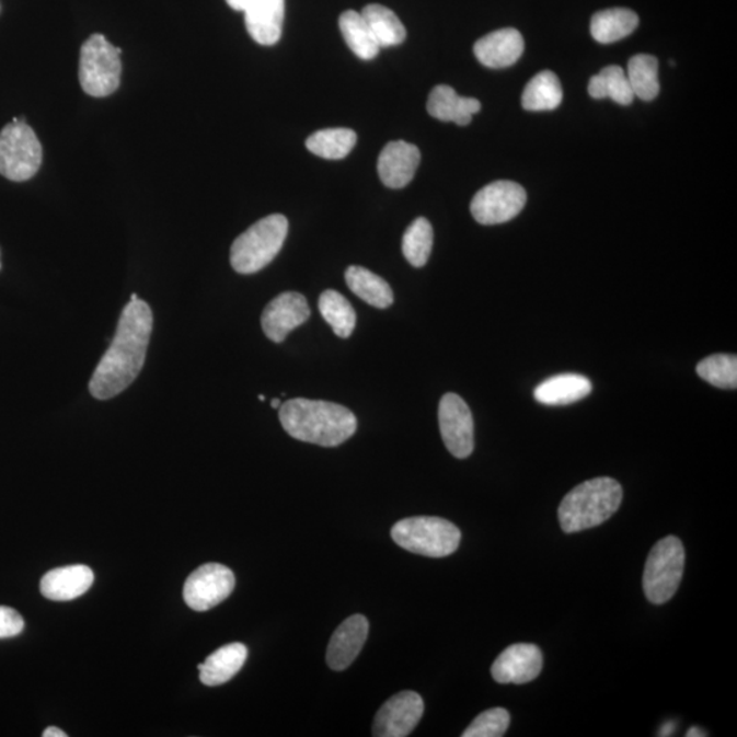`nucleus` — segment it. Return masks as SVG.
Segmentation results:
<instances>
[{
  "label": "nucleus",
  "mask_w": 737,
  "mask_h": 737,
  "mask_svg": "<svg viewBox=\"0 0 737 737\" xmlns=\"http://www.w3.org/2000/svg\"><path fill=\"white\" fill-rule=\"evenodd\" d=\"M152 329L153 313L146 301L138 298L126 304L114 341L90 381L93 398L108 401L137 379L146 364Z\"/></svg>",
  "instance_id": "nucleus-1"
},
{
  "label": "nucleus",
  "mask_w": 737,
  "mask_h": 737,
  "mask_svg": "<svg viewBox=\"0 0 737 737\" xmlns=\"http://www.w3.org/2000/svg\"><path fill=\"white\" fill-rule=\"evenodd\" d=\"M279 419L292 439L320 447H337L356 434V415L341 404L297 398L281 403Z\"/></svg>",
  "instance_id": "nucleus-2"
},
{
  "label": "nucleus",
  "mask_w": 737,
  "mask_h": 737,
  "mask_svg": "<svg viewBox=\"0 0 737 737\" xmlns=\"http://www.w3.org/2000/svg\"><path fill=\"white\" fill-rule=\"evenodd\" d=\"M622 502L623 487L617 480L600 476L581 482L560 504V526L567 534L597 528L617 514Z\"/></svg>",
  "instance_id": "nucleus-3"
},
{
  "label": "nucleus",
  "mask_w": 737,
  "mask_h": 737,
  "mask_svg": "<svg viewBox=\"0 0 737 737\" xmlns=\"http://www.w3.org/2000/svg\"><path fill=\"white\" fill-rule=\"evenodd\" d=\"M288 234L286 216L275 214L258 220L237 238L231 246L230 262L235 273L257 274L274 262Z\"/></svg>",
  "instance_id": "nucleus-4"
},
{
  "label": "nucleus",
  "mask_w": 737,
  "mask_h": 737,
  "mask_svg": "<svg viewBox=\"0 0 737 737\" xmlns=\"http://www.w3.org/2000/svg\"><path fill=\"white\" fill-rule=\"evenodd\" d=\"M393 541L408 552L426 557H447L461 544V530L448 520L414 517L401 520L391 530Z\"/></svg>",
  "instance_id": "nucleus-5"
},
{
  "label": "nucleus",
  "mask_w": 737,
  "mask_h": 737,
  "mask_svg": "<svg viewBox=\"0 0 737 737\" xmlns=\"http://www.w3.org/2000/svg\"><path fill=\"white\" fill-rule=\"evenodd\" d=\"M43 148L24 118H13L0 131V175L14 182L33 179L41 169Z\"/></svg>",
  "instance_id": "nucleus-6"
},
{
  "label": "nucleus",
  "mask_w": 737,
  "mask_h": 737,
  "mask_svg": "<svg viewBox=\"0 0 737 737\" xmlns=\"http://www.w3.org/2000/svg\"><path fill=\"white\" fill-rule=\"evenodd\" d=\"M684 563V546L678 537H665L653 546L644 573V590L648 601L661 606L675 596L683 578Z\"/></svg>",
  "instance_id": "nucleus-7"
},
{
  "label": "nucleus",
  "mask_w": 737,
  "mask_h": 737,
  "mask_svg": "<svg viewBox=\"0 0 737 737\" xmlns=\"http://www.w3.org/2000/svg\"><path fill=\"white\" fill-rule=\"evenodd\" d=\"M122 49L103 35H92L81 47L80 84L93 97H105L118 90Z\"/></svg>",
  "instance_id": "nucleus-8"
},
{
  "label": "nucleus",
  "mask_w": 737,
  "mask_h": 737,
  "mask_svg": "<svg viewBox=\"0 0 737 737\" xmlns=\"http://www.w3.org/2000/svg\"><path fill=\"white\" fill-rule=\"evenodd\" d=\"M526 201L528 194L522 186L511 181H496L475 194L470 210L480 224H503L517 218Z\"/></svg>",
  "instance_id": "nucleus-9"
},
{
  "label": "nucleus",
  "mask_w": 737,
  "mask_h": 737,
  "mask_svg": "<svg viewBox=\"0 0 737 737\" xmlns=\"http://www.w3.org/2000/svg\"><path fill=\"white\" fill-rule=\"evenodd\" d=\"M234 587L235 575L230 568L218 563L204 564L186 579L185 602L193 611L207 612L227 600Z\"/></svg>",
  "instance_id": "nucleus-10"
},
{
  "label": "nucleus",
  "mask_w": 737,
  "mask_h": 737,
  "mask_svg": "<svg viewBox=\"0 0 737 737\" xmlns=\"http://www.w3.org/2000/svg\"><path fill=\"white\" fill-rule=\"evenodd\" d=\"M439 424L447 450L465 459L474 450V421L468 403L457 393H446L439 406Z\"/></svg>",
  "instance_id": "nucleus-11"
},
{
  "label": "nucleus",
  "mask_w": 737,
  "mask_h": 737,
  "mask_svg": "<svg viewBox=\"0 0 737 737\" xmlns=\"http://www.w3.org/2000/svg\"><path fill=\"white\" fill-rule=\"evenodd\" d=\"M424 700L417 692L402 691L388 700L377 712L376 737H404L413 733L424 716Z\"/></svg>",
  "instance_id": "nucleus-12"
},
{
  "label": "nucleus",
  "mask_w": 737,
  "mask_h": 737,
  "mask_svg": "<svg viewBox=\"0 0 737 737\" xmlns=\"http://www.w3.org/2000/svg\"><path fill=\"white\" fill-rule=\"evenodd\" d=\"M310 308L302 293L287 291L267 304L262 315L264 334L269 341L281 343L292 330L307 323Z\"/></svg>",
  "instance_id": "nucleus-13"
},
{
  "label": "nucleus",
  "mask_w": 737,
  "mask_h": 737,
  "mask_svg": "<svg viewBox=\"0 0 737 737\" xmlns=\"http://www.w3.org/2000/svg\"><path fill=\"white\" fill-rule=\"evenodd\" d=\"M542 653L531 644L511 645L492 665L493 679L500 684H525L539 678L542 670Z\"/></svg>",
  "instance_id": "nucleus-14"
},
{
  "label": "nucleus",
  "mask_w": 737,
  "mask_h": 737,
  "mask_svg": "<svg viewBox=\"0 0 737 737\" xmlns=\"http://www.w3.org/2000/svg\"><path fill=\"white\" fill-rule=\"evenodd\" d=\"M419 162L417 147L406 141H392L387 143L377 160V173L387 187L402 188L413 181Z\"/></svg>",
  "instance_id": "nucleus-15"
},
{
  "label": "nucleus",
  "mask_w": 737,
  "mask_h": 737,
  "mask_svg": "<svg viewBox=\"0 0 737 737\" xmlns=\"http://www.w3.org/2000/svg\"><path fill=\"white\" fill-rule=\"evenodd\" d=\"M525 51V41L514 27L490 33L475 43L474 54L490 69H506L518 62Z\"/></svg>",
  "instance_id": "nucleus-16"
},
{
  "label": "nucleus",
  "mask_w": 737,
  "mask_h": 737,
  "mask_svg": "<svg viewBox=\"0 0 737 737\" xmlns=\"http://www.w3.org/2000/svg\"><path fill=\"white\" fill-rule=\"evenodd\" d=\"M369 635V622L362 614H354L339 625L332 635L326 663L334 670H345L361 653Z\"/></svg>",
  "instance_id": "nucleus-17"
},
{
  "label": "nucleus",
  "mask_w": 737,
  "mask_h": 737,
  "mask_svg": "<svg viewBox=\"0 0 737 737\" xmlns=\"http://www.w3.org/2000/svg\"><path fill=\"white\" fill-rule=\"evenodd\" d=\"M285 8V0H253L243 13L254 42L269 47L280 41Z\"/></svg>",
  "instance_id": "nucleus-18"
},
{
  "label": "nucleus",
  "mask_w": 737,
  "mask_h": 737,
  "mask_svg": "<svg viewBox=\"0 0 737 737\" xmlns=\"http://www.w3.org/2000/svg\"><path fill=\"white\" fill-rule=\"evenodd\" d=\"M93 580V571L87 565H68L44 575L41 590L48 600L73 601L91 589Z\"/></svg>",
  "instance_id": "nucleus-19"
},
{
  "label": "nucleus",
  "mask_w": 737,
  "mask_h": 737,
  "mask_svg": "<svg viewBox=\"0 0 737 737\" xmlns=\"http://www.w3.org/2000/svg\"><path fill=\"white\" fill-rule=\"evenodd\" d=\"M428 113L441 122L469 125L473 115L480 113L481 103L473 97H462L448 85H437L428 99Z\"/></svg>",
  "instance_id": "nucleus-20"
},
{
  "label": "nucleus",
  "mask_w": 737,
  "mask_h": 737,
  "mask_svg": "<svg viewBox=\"0 0 737 737\" xmlns=\"http://www.w3.org/2000/svg\"><path fill=\"white\" fill-rule=\"evenodd\" d=\"M592 385L587 377L576 373L553 376L534 390L536 401L546 406H567L589 396Z\"/></svg>",
  "instance_id": "nucleus-21"
},
{
  "label": "nucleus",
  "mask_w": 737,
  "mask_h": 737,
  "mask_svg": "<svg viewBox=\"0 0 737 737\" xmlns=\"http://www.w3.org/2000/svg\"><path fill=\"white\" fill-rule=\"evenodd\" d=\"M246 659L247 647L243 644L220 647L198 665L199 680L208 687L224 684L240 672Z\"/></svg>",
  "instance_id": "nucleus-22"
},
{
  "label": "nucleus",
  "mask_w": 737,
  "mask_h": 737,
  "mask_svg": "<svg viewBox=\"0 0 737 737\" xmlns=\"http://www.w3.org/2000/svg\"><path fill=\"white\" fill-rule=\"evenodd\" d=\"M638 25V15L633 10L609 9L592 16L590 32L598 43L611 44L630 36Z\"/></svg>",
  "instance_id": "nucleus-23"
},
{
  "label": "nucleus",
  "mask_w": 737,
  "mask_h": 737,
  "mask_svg": "<svg viewBox=\"0 0 737 737\" xmlns=\"http://www.w3.org/2000/svg\"><path fill=\"white\" fill-rule=\"evenodd\" d=\"M345 277L348 288L371 307L385 309L393 303L391 286L371 270L352 265L347 268Z\"/></svg>",
  "instance_id": "nucleus-24"
},
{
  "label": "nucleus",
  "mask_w": 737,
  "mask_h": 737,
  "mask_svg": "<svg viewBox=\"0 0 737 737\" xmlns=\"http://www.w3.org/2000/svg\"><path fill=\"white\" fill-rule=\"evenodd\" d=\"M362 16L380 48L395 47L406 41V27L392 10L381 4H368Z\"/></svg>",
  "instance_id": "nucleus-25"
},
{
  "label": "nucleus",
  "mask_w": 737,
  "mask_h": 737,
  "mask_svg": "<svg viewBox=\"0 0 737 737\" xmlns=\"http://www.w3.org/2000/svg\"><path fill=\"white\" fill-rule=\"evenodd\" d=\"M562 102V84L551 70L541 71L531 79L522 94V107L526 111H552Z\"/></svg>",
  "instance_id": "nucleus-26"
},
{
  "label": "nucleus",
  "mask_w": 737,
  "mask_h": 737,
  "mask_svg": "<svg viewBox=\"0 0 737 737\" xmlns=\"http://www.w3.org/2000/svg\"><path fill=\"white\" fill-rule=\"evenodd\" d=\"M339 27L347 46L358 58L370 60L380 53L381 48L362 14L353 10L345 11L341 15Z\"/></svg>",
  "instance_id": "nucleus-27"
},
{
  "label": "nucleus",
  "mask_w": 737,
  "mask_h": 737,
  "mask_svg": "<svg viewBox=\"0 0 737 737\" xmlns=\"http://www.w3.org/2000/svg\"><path fill=\"white\" fill-rule=\"evenodd\" d=\"M319 309L336 336L342 337V339L352 336L354 330H356L357 314L352 303L341 292L326 290L321 293Z\"/></svg>",
  "instance_id": "nucleus-28"
},
{
  "label": "nucleus",
  "mask_w": 737,
  "mask_h": 737,
  "mask_svg": "<svg viewBox=\"0 0 737 737\" xmlns=\"http://www.w3.org/2000/svg\"><path fill=\"white\" fill-rule=\"evenodd\" d=\"M589 94L592 99H612L620 105H630L635 97L627 73L619 66H608L600 73L591 77Z\"/></svg>",
  "instance_id": "nucleus-29"
},
{
  "label": "nucleus",
  "mask_w": 737,
  "mask_h": 737,
  "mask_svg": "<svg viewBox=\"0 0 737 737\" xmlns=\"http://www.w3.org/2000/svg\"><path fill=\"white\" fill-rule=\"evenodd\" d=\"M357 143V133L352 129H324L315 131L307 140V148L315 157L341 160L353 151Z\"/></svg>",
  "instance_id": "nucleus-30"
},
{
  "label": "nucleus",
  "mask_w": 737,
  "mask_h": 737,
  "mask_svg": "<svg viewBox=\"0 0 737 737\" xmlns=\"http://www.w3.org/2000/svg\"><path fill=\"white\" fill-rule=\"evenodd\" d=\"M636 97L652 102L659 93L658 60L652 55L640 54L630 59L625 71Z\"/></svg>",
  "instance_id": "nucleus-31"
},
{
  "label": "nucleus",
  "mask_w": 737,
  "mask_h": 737,
  "mask_svg": "<svg viewBox=\"0 0 737 737\" xmlns=\"http://www.w3.org/2000/svg\"><path fill=\"white\" fill-rule=\"evenodd\" d=\"M434 247V229L428 219L418 218L404 232L402 251L407 262L415 268H423Z\"/></svg>",
  "instance_id": "nucleus-32"
},
{
  "label": "nucleus",
  "mask_w": 737,
  "mask_h": 737,
  "mask_svg": "<svg viewBox=\"0 0 737 737\" xmlns=\"http://www.w3.org/2000/svg\"><path fill=\"white\" fill-rule=\"evenodd\" d=\"M696 373L709 384L724 388V390H736L737 358L729 354L707 357L698 364Z\"/></svg>",
  "instance_id": "nucleus-33"
},
{
  "label": "nucleus",
  "mask_w": 737,
  "mask_h": 737,
  "mask_svg": "<svg viewBox=\"0 0 737 737\" xmlns=\"http://www.w3.org/2000/svg\"><path fill=\"white\" fill-rule=\"evenodd\" d=\"M509 713L506 709L495 707L481 713L462 734L463 737H502L509 727Z\"/></svg>",
  "instance_id": "nucleus-34"
},
{
  "label": "nucleus",
  "mask_w": 737,
  "mask_h": 737,
  "mask_svg": "<svg viewBox=\"0 0 737 737\" xmlns=\"http://www.w3.org/2000/svg\"><path fill=\"white\" fill-rule=\"evenodd\" d=\"M25 623L21 614L13 608L0 607V640L13 638L24 630Z\"/></svg>",
  "instance_id": "nucleus-35"
},
{
  "label": "nucleus",
  "mask_w": 737,
  "mask_h": 737,
  "mask_svg": "<svg viewBox=\"0 0 737 737\" xmlns=\"http://www.w3.org/2000/svg\"><path fill=\"white\" fill-rule=\"evenodd\" d=\"M226 2L230 5L231 9L237 11H245L249 5L252 4L253 0H226Z\"/></svg>",
  "instance_id": "nucleus-36"
},
{
  "label": "nucleus",
  "mask_w": 737,
  "mask_h": 737,
  "mask_svg": "<svg viewBox=\"0 0 737 737\" xmlns=\"http://www.w3.org/2000/svg\"><path fill=\"white\" fill-rule=\"evenodd\" d=\"M675 730H676V723L667 722L663 725L661 729H659L658 736H672Z\"/></svg>",
  "instance_id": "nucleus-37"
},
{
  "label": "nucleus",
  "mask_w": 737,
  "mask_h": 737,
  "mask_svg": "<svg viewBox=\"0 0 737 737\" xmlns=\"http://www.w3.org/2000/svg\"><path fill=\"white\" fill-rule=\"evenodd\" d=\"M66 736L68 735H66L64 730H60L59 728L55 727H49L43 733V737H66Z\"/></svg>",
  "instance_id": "nucleus-38"
},
{
  "label": "nucleus",
  "mask_w": 737,
  "mask_h": 737,
  "mask_svg": "<svg viewBox=\"0 0 737 737\" xmlns=\"http://www.w3.org/2000/svg\"><path fill=\"white\" fill-rule=\"evenodd\" d=\"M687 737H703L707 736L705 730H702L700 727H692L689 729V733L686 734Z\"/></svg>",
  "instance_id": "nucleus-39"
},
{
  "label": "nucleus",
  "mask_w": 737,
  "mask_h": 737,
  "mask_svg": "<svg viewBox=\"0 0 737 737\" xmlns=\"http://www.w3.org/2000/svg\"><path fill=\"white\" fill-rule=\"evenodd\" d=\"M270 406H273V408H280L281 402L279 401V399H274V401L270 402Z\"/></svg>",
  "instance_id": "nucleus-40"
},
{
  "label": "nucleus",
  "mask_w": 737,
  "mask_h": 737,
  "mask_svg": "<svg viewBox=\"0 0 737 737\" xmlns=\"http://www.w3.org/2000/svg\"><path fill=\"white\" fill-rule=\"evenodd\" d=\"M138 299L137 293H131L130 301H136Z\"/></svg>",
  "instance_id": "nucleus-41"
},
{
  "label": "nucleus",
  "mask_w": 737,
  "mask_h": 737,
  "mask_svg": "<svg viewBox=\"0 0 737 737\" xmlns=\"http://www.w3.org/2000/svg\"><path fill=\"white\" fill-rule=\"evenodd\" d=\"M258 399H260V401H265V396H264V395H260Z\"/></svg>",
  "instance_id": "nucleus-42"
},
{
  "label": "nucleus",
  "mask_w": 737,
  "mask_h": 737,
  "mask_svg": "<svg viewBox=\"0 0 737 737\" xmlns=\"http://www.w3.org/2000/svg\"><path fill=\"white\" fill-rule=\"evenodd\" d=\"M0 268H2V264H0Z\"/></svg>",
  "instance_id": "nucleus-43"
}]
</instances>
